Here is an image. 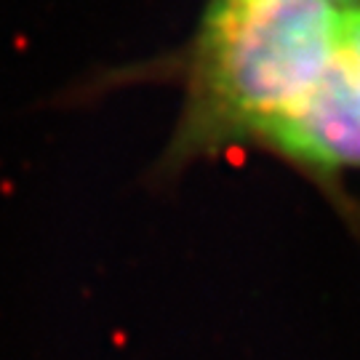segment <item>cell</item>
I'll list each match as a JSON object with an SVG mask.
<instances>
[{"label": "cell", "mask_w": 360, "mask_h": 360, "mask_svg": "<svg viewBox=\"0 0 360 360\" xmlns=\"http://www.w3.org/2000/svg\"><path fill=\"white\" fill-rule=\"evenodd\" d=\"M342 8L294 0L203 3L190 38L150 62L96 75L77 96L129 83H176L179 117L150 168L158 184L232 150H259L342 65Z\"/></svg>", "instance_id": "cell-1"}, {"label": "cell", "mask_w": 360, "mask_h": 360, "mask_svg": "<svg viewBox=\"0 0 360 360\" xmlns=\"http://www.w3.org/2000/svg\"><path fill=\"white\" fill-rule=\"evenodd\" d=\"M259 153L315 184L360 240V203L345 187L347 174L360 171V107L342 65L267 131Z\"/></svg>", "instance_id": "cell-2"}, {"label": "cell", "mask_w": 360, "mask_h": 360, "mask_svg": "<svg viewBox=\"0 0 360 360\" xmlns=\"http://www.w3.org/2000/svg\"><path fill=\"white\" fill-rule=\"evenodd\" d=\"M342 70L349 83V91L360 107V3L345 8L342 19Z\"/></svg>", "instance_id": "cell-3"}, {"label": "cell", "mask_w": 360, "mask_h": 360, "mask_svg": "<svg viewBox=\"0 0 360 360\" xmlns=\"http://www.w3.org/2000/svg\"><path fill=\"white\" fill-rule=\"evenodd\" d=\"M208 6H219V3H235V0H203ZM294 3H321V6H331V8H352V6H358L360 0H294Z\"/></svg>", "instance_id": "cell-4"}]
</instances>
